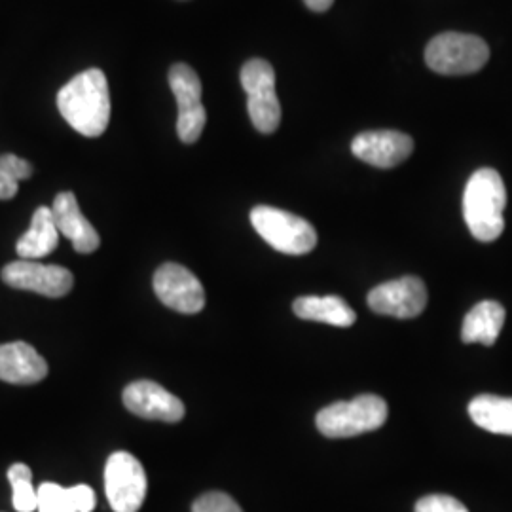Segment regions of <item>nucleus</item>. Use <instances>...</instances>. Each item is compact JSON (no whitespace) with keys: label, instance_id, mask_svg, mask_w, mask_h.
I'll list each match as a JSON object with an SVG mask.
<instances>
[{"label":"nucleus","instance_id":"f257e3e1","mask_svg":"<svg viewBox=\"0 0 512 512\" xmlns=\"http://www.w3.org/2000/svg\"><path fill=\"white\" fill-rule=\"evenodd\" d=\"M57 109L67 124L84 137H99L109 128L110 92L99 69L76 74L57 93Z\"/></svg>","mask_w":512,"mask_h":512},{"label":"nucleus","instance_id":"f03ea898","mask_svg":"<svg viewBox=\"0 0 512 512\" xmlns=\"http://www.w3.org/2000/svg\"><path fill=\"white\" fill-rule=\"evenodd\" d=\"M505 207L507 188L501 175L490 167L473 173L463 192V219L478 241L492 243L503 234Z\"/></svg>","mask_w":512,"mask_h":512},{"label":"nucleus","instance_id":"7ed1b4c3","mask_svg":"<svg viewBox=\"0 0 512 512\" xmlns=\"http://www.w3.org/2000/svg\"><path fill=\"white\" fill-rule=\"evenodd\" d=\"M387 403L378 395H359L323 408L315 423L327 439H348L376 431L387 420Z\"/></svg>","mask_w":512,"mask_h":512},{"label":"nucleus","instance_id":"20e7f679","mask_svg":"<svg viewBox=\"0 0 512 512\" xmlns=\"http://www.w3.org/2000/svg\"><path fill=\"white\" fill-rule=\"evenodd\" d=\"M251 224L260 238L285 255H306L317 245V232L308 220L277 207L258 205L251 211Z\"/></svg>","mask_w":512,"mask_h":512},{"label":"nucleus","instance_id":"39448f33","mask_svg":"<svg viewBox=\"0 0 512 512\" xmlns=\"http://www.w3.org/2000/svg\"><path fill=\"white\" fill-rule=\"evenodd\" d=\"M490 59L488 44L476 35L442 33L425 48V63L431 71L446 76L478 73Z\"/></svg>","mask_w":512,"mask_h":512},{"label":"nucleus","instance_id":"423d86ee","mask_svg":"<svg viewBox=\"0 0 512 512\" xmlns=\"http://www.w3.org/2000/svg\"><path fill=\"white\" fill-rule=\"evenodd\" d=\"M241 86L247 92V110L260 133L270 135L281 124V105L275 93L274 67L266 59H251L241 69Z\"/></svg>","mask_w":512,"mask_h":512},{"label":"nucleus","instance_id":"0eeeda50","mask_svg":"<svg viewBox=\"0 0 512 512\" xmlns=\"http://www.w3.org/2000/svg\"><path fill=\"white\" fill-rule=\"evenodd\" d=\"M147 473L129 452H114L105 467V492L114 512H139L147 497Z\"/></svg>","mask_w":512,"mask_h":512},{"label":"nucleus","instance_id":"6e6552de","mask_svg":"<svg viewBox=\"0 0 512 512\" xmlns=\"http://www.w3.org/2000/svg\"><path fill=\"white\" fill-rule=\"evenodd\" d=\"M169 86L179 107V139L192 145L202 137L207 122V112L202 105V80L190 65L177 63L169 69Z\"/></svg>","mask_w":512,"mask_h":512},{"label":"nucleus","instance_id":"1a4fd4ad","mask_svg":"<svg viewBox=\"0 0 512 512\" xmlns=\"http://www.w3.org/2000/svg\"><path fill=\"white\" fill-rule=\"evenodd\" d=\"M429 300L427 287L420 277L406 275L374 287L368 293L370 310L397 319H414L425 310Z\"/></svg>","mask_w":512,"mask_h":512},{"label":"nucleus","instance_id":"9d476101","mask_svg":"<svg viewBox=\"0 0 512 512\" xmlns=\"http://www.w3.org/2000/svg\"><path fill=\"white\" fill-rule=\"evenodd\" d=\"M2 279L14 289L33 291L48 298H61L71 293L74 285L73 274L67 268L35 260H16L4 266Z\"/></svg>","mask_w":512,"mask_h":512},{"label":"nucleus","instance_id":"9b49d317","mask_svg":"<svg viewBox=\"0 0 512 512\" xmlns=\"http://www.w3.org/2000/svg\"><path fill=\"white\" fill-rule=\"evenodd\" d=\"M154 293L164 306L179 313H200L205 306V291L200 279L175 262H167L156 270Z\"/></svg>","mask_w":512,"mask_h":512},{"label":"nucleus","instance_id":"f8f14e48","mask_svg":"<svg viewBox=\"0 0 512 512\" xmlns=\"http://www.w3.org/2000/svg\"><path fill=\"white\" fill-rule=\"evenodd\" d=\"M351 152L368 165L391 169L410 158L414 152V141L403 131H365L353 139Z\"/></svg>","mask_w":512,"mask_h":512},{"label":"nucleus","instance_id":"ddd939ff","mask_svg":"<svg viewBox=\"0 0 512 512\" xmlns=\"http://www.w3.org/2000/svg\"><path fill=\"white\" fill-rule=\"evenodd\" d=\"M124 404L131 414L145 420L177 423L184 418L183 401L150 380L129 384L124 389Z\"/></svg>","mask_w":512,"mask_h":512},{"label":"nucleus","instance_id":"4468645a","mask_svg":"<svg viewBox=\"0 0 512 512\" xmlns=\"http://www.w3.org/2000/svg\"><path fill=\"white\" fill-rule=\"evenodd\" d=\"M55 226L67 239H71L74 251L80 255H90L99 249L101 238L92 222L86 219L80 211L78 200L73 192H61L55 196L54 205Z\"/></svg>","mask_w":512,"mask_h":512},{"label":"nucleus","instance_id":"2eb2a0df","mask_svg":"<svg viewBox=\"0 0 512 512\" xmlns=\"http://www.w3.org/2000/svg\"><path fill=\"white\" fill-rule=\"evenodd\" d=\"M48 376V363L27 342L0 346V380L6 384L33 385Z\"/></svg>","mask_w":512,"mask_h":512},{"label":"nucleus","instance_id":"dca6fc26","mask_svg":"<svg viewBox=\"0 0 512 512\" xmlns=\"http://www.w3.org/2000/svg\"><path fill=\"white\" fill-rule=\"evenodd\" d=\"M505 308L494 302L484 300L476 304L473 310L469 311L463 319L461 327V340L465 344H484L494 346L495 340L499 338L503 325H505Z\"/></svg>","mask_w":512,"mask_h":512},{"label":"nucleus","instance_id":"f3484780","mask_svg":"<svg viewBox=\"0 0 512 512\" xmlns=\"http://www.w3.org/2000/svg\"><path fill=\"white\" fill-rule=\"evenodd\" d=\"M294 315L306 321L327 323L334 327H351L357 319L355 311L340 296H300L293 304Z\"/></svg>","mask_w":512,"mask_h":512},{"label":"nucleus","instance_id":"a211bd4d","mask_svg":"<svg viewBox=\"0 0 512 512\" xmlns=\"http://www.w3.org/2000/svg\"><path fill=\"white\" fill-rule=\"evenodd\" d=\"M59 243V230L55 226L50 207H38L29 230L18 239L16 251L21 260H37L52 255Z\"/></svg>","mask_w":512,"mask_h":512},{"label":"nucleus","instance_id":"6ab92c4d","mask_svg":"<svg viewBox=\"0 0 512 512\" xmlns=\"http://www.w3.org/2000/svg\"><path fill=\"white\" fill-rule=\"evenodd\" d=\"M469 416L484 431L512 437V399L478 395L469 403Z\"/></svg>","mask_w":512,"mask_h":512},{"label":"nucleus","instance_id":"aec40b11","mask_svg":"<svg viewBox=\"0 0 512 512\" xmlns=\"http://www.w3.org/2000/svg\"><path fill=\"white\" fill-rule=\"evenodd\" d=\"M8 480L14 490V509L18 512L38 511V490L33 486V473L25 463H14L8 469Z\"/></svg>","mask_w":512,"mask_h":512},{"label":"nucleus","instance_id":"412c9836","mask_svg":"<svg viewBox=\"0 0 512 512\" xmlns=\"http://www.w3.org/2000/svg\"><path fill=\"white\" fill-rule=\"evenodd\" d=\"M33 167L16 154L0 156V200H12L19 190V181L29 179Z\"/></svg>","mask_w":512,"mask_h":512},{"label":"nucleus","instance_id":"4be33fe9","mask_svg":"<svg viewBox=\"0 0 512 512\" xmlns=\"http://www.w3.org/2000/svg\"><path fill=\"white\" fill-rule=\"evenodd\" d=\"M38 512H78L74 507L71 488H63L54 482L40 484Z\"/></svg>","mask_w":512,"mask_h":512},{"label":"nucleus","instance_id":"5701e85b","mask_svg":"<svg viewBox=\"0 0 512 512\" xmlns=\"http://www.w3.org/2000/svg\"><path fill=\"white\" fill-rule=\"evenodd\" d=\"M192 512H243L236 499L222 492H209L203 494L192 505Z\"/></svg>","mask_w":512,"mask_h":512},{"label":"nucleus","instance_id":"b1692460","mask_svg":"<svg viewBox=\"0 0 512 512\" xmlns=\"http://www.w3.org/2000/svg\"><path fill=\"white\" fill-rule=\"evenodd\" d=\"M416 512H469L467 507L452 495L433 494L421 497Z\"/></svg>","mask_w":512,"mask_h":512},{"label":"nucleus","instance_id":"393cba45","mask_svg":"<svg viewBox=\"0 0 512 512\" xmlns=\"http://www.w3.org/2000/svg\"><path fill=\"white\" fill-rule=\"evenodd\" d=\"M71 495H73L74 507L78 512H92L95 509V494L92 488L86 484H78L71 488Z\"/></svg>","mask_w":512,"mask_h":512},{"label":"nucleus","instance_id":"a878e982","mask_svg":"<svg viewBox=\"0 0 512 512\" xmlns=\"http://www.w3.org/2000/svg\"><path fill=\"white\" fill-rule=\"evenodd\" d=\"M332 2L334 0H304V4L310 8L311 12H317V14L327 12L332 6Z\"/></svg>","mask_w":512,"mask_h":512}]
</instances>
